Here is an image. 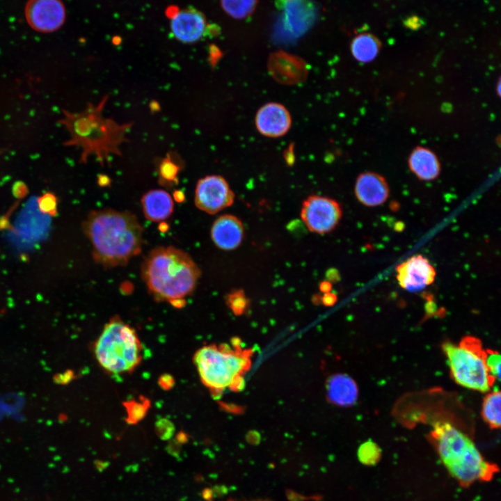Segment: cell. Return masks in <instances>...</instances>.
Returning <instances> with one entry per match:
<instances>
[{"label":"cell","mask_w":501,"mask_h":501,"mask_svg":"<svg viewBox=\"0 0 501 501\" xmlns=\"http://www.w3.org/2000/svg\"><path fill=\"white\" fill-rule=\"evenodd\" d=\"M500 81L499 80L498 82V88H497L498 95H500Z\"/></svg>","instance_id":"f35d334b"},{"label":"cell","mask_w":501,"mask_h":501,"mask_svg":"<svg viewBox=\"0 0 501 501\" xmlns=\"http://www.w3.org/2000/svg\"><path fill=\"white\" fill-rule=\"evenodd\" d=\"M83 228L91 244L95 261L103 267L125 265L141 251L143 229L129 211H93Z\"/></svg>","instance_id":"6da1fadb"},{"label":"cell","mask_w":501,"mask_h":501,"mask_svg":"<svg viewBox=\"0 0 501 501\" xmlns=\"http://www.w3.org/2000/svg\"><path fill=\"white\" fill-rule=\"evenodd\" d=\"M358 454L360 461L363 463L374 464L380 458L381 450L376 443L369 440L360 445Z\"/></svg>","instance_id":"4316f807"},{"label":"cell","mask_w":501,"mask_h":501,"mask_svg":"<svg viewBox=\"0 0 501 501\" xmlns=\"http://www.w3.org/2000/svg\"><path fill=\"white\" fill-rule=\"evenodd\" d=\"M337 296L335 293L329 292L322 294L321 301L326 306H331L337 301Z\"/></svg>","instance_id":"1f68e13d"},{"label":"cell","mask_w":501,"mask_h":501,"mask_svg":"<svg viewBox=\"0 0 501 501\" xmlns=\"http://www.w3.org/2000/svg\"><path fill=\"white\" fill-rule=\"evenodd\" d=\"M234 200V192L221 175L205 176L196 184L194 202L200 210L214 214L231 206Z\"/></svg>","instance_id":"30bf717a"},{"label":"cell","mask_w":501,"mask_h":501,"mask_svg":"<svg viewBox=\"0 0 501 501\" xmlns=\"http://www.w3.org/2000/svg\"><path fill=\"white\" fill-rule=\"evenodd\" d=\"M180 166L173 154L167 153L159 165V182L164 185H173L178 182V173Z\"/></svg>","instance_id":"cb8c5ba5"},{"label":"cell","mask_w":501,"mask_h":501,"mask_svg":"<svg viewBox=\"0 0 501 501\" xmlns=\"http://www.w3.org/2000/svg\"><path fill=\"white\" fill-rule=\"evenodd\" d=\"M326 277V280L331 283L337 282L340 279L339 272L335 269H330L327 271Z\"/></svg>","instance_id":"d6a6232c"},{"label":"cell","mask_w":501,"mask_h":501,"mask_svg":"<svg viewBox=\"0 0 501 501\" xmlns=\"http://www.w3.org/2000/svg\"><path fill=\"white\" fill-rule=\"evenodd\" d=\"M194 362L202 383L216 391L232 388L250 363L245 354L212 345L197 351Z\"/></svg>","instance_id":"52a82bcc"},{"label":"cell","mask_w":501,"mask_h":501,"mask_svg":"<svg viewBox=\"0 0 501 501\" xmlns=\"http://www.w3.org/2000/svg\"><path fill=\"white\" fill-rule=\"evenodd\" d=\"M223 10L230 17L243 19L250 16L258 3V0H220Z\"/></svg>","instance_id":"603a6c76"},{"label":"cell","mask_w":501,"mask_h":501,"mask_svg":"<svg viewBox=\"0 0 501 501\" xmlns=\"http://www.w3.org/2000/svg\"><path fill=\"white\" fill-rule=\"evenodd\" d=\"M159 383L163 389L169 390L174 384V379L169 374H164L159 378Z\"/></svg>","instance_id":"4dcf8cb0"},{"label":"cell","mask_w":501,"mask_h":501,"mask_svg":"<svg viewBox=\"0 0 501 501\" xmlns=\"http://www.w3.org/2000/svg\"><path fill=\"white\" fill-rule=\"evenodd\" d=\"M397 280L403 289L415 292L432 284L436 270L429 261L420 255L408 258L397 268Z\"/></svg>","instance_id":"7c38bea8"},{"label":"cell","mask_w":501,"mask_h":501,"mask_svg":"<svg viewBox=\"0 0 501 501\" xmlns=\"http://www.w3.org/2000/svg\"><path fill=\"white\" fill-rule=\"evenodd\" d=\"M500 392L498 390H494L485 397L482 404V417L486 423L492 429H498L500 427Z\"/></svg>","instance_id":"7402d4cb"},{"label":"cell","mask_w":501,"mask_h":501,"mask_svg":"<svg viewBox=\"0 0 501 501\" xmlns=\"http://www.w3.org/2000/svg\"><path fill=\"white\" fill-rule=\"evenodd\" d=\"M342 216V209L335 200L319 195L308 196L302 203L301 218L308 229L317 234L334 230Z\"/></svg>","instance_id":"9c48e42d"},{"label":"cell","mask_w":501,"mask_h":501,"mask_svg":"<svg viewBox=\"0 0 501 501\" xmlns=\"http://www.w3.org/2000/svg\"><path fill=\"white\" fill-rule=\"evenodd\" d=\"M244 228L241 221L232 214L217 218L211 228V237L215 245L224 250L237 248L242 242Z\"/></svg>","instance_id":"e0dca14e"},{"label":"cell","mask_w":501,"mask_h":501,"mask_svg":"<svg viewBox=\"0 0 501 501\" xmlns=\"http://www.w3.org/2000/svg\"><path fill=\"white\" fill-rule=\"evenodd\" d=\"M225 302L231 310L236 315L242 314L248 306V299L242 289H234L228 293Z\"/></svg>","instance_id":"484cf974"},{"label":"cell","mask_w":501,"mask_h":501,"mask_svg":"<svg viewBox=\"0 0 501 501\" xmlns=\"http://www.w3.org/2000/svg\"><path fill=\"white\" fill-rule=\"evenodd\" d=\"M351 52L353 57L363 63L374 61L378 56L381 42L374 34L363 33L357 35L351 42Z\"/></svg>","instance_id":"44dd1931"},{"label":"cell","mask_w":501,"mask_h":501,"mask_svg":"<svg viewBox=\"0 0 501 501\" xmlns=\"http://www.w3.org/2000/svg\"><path fill=\"white\" fill-rule=\"evenodd\" d=\"M327 394L333 403L341 406H349L357 401L358 390L356 382L350 376L338 374L328 380Z\"/></svg>","instance_id":"ffe728a7"},{"label":"cell","mask_w":501,"mask_h":501,"mask_svg":"<svg viewBox=\"0 0 501 501\" xmlns=\"http://www.w3.org/2000/svg\"><path fill=\"white\" fill-rule=\"evenodd\" d=\"M321 296H320V294H315L312 297V301L316 303H321Z\"/></svg>","instance_id":"74e56055"},{"label":"cell","mask_w":501,"mask_h":501,"mask_svg":"<svg viewBox=\"0 0 501 501\" xmlns=\"http://www.w3.org/2000/svg\"><path fill=\"white\" fill-rule=\"evenodd\" d=\"M431 437L440 460L461 484L489 480L496 472L495 466L484 459L473 441L451 423H435Z\"/></svg>","instance_id":"277c9868"},{"label":"cell","mask_w":501,"mask_h":501,"mask_svg":"<svg viewBox=\"0 0 501 501\" xmlns=\"http://www.w3.org/2000/svg\"><path fill=\"white\" fill-rule=\"evenodd\" d=\"M255 501H267V500H255Z\"/></svg>","instance_id":"ab89813d"},{"label":"cell","mask_w":501,"mask_h":501,"mask_svg":"<svg viewBox=\"0 0 501 501\" xmlns=\"http://www.w3.org/2000/svg\"><path fill=\"white\" fill-rule=\"evenodd\" d=\"M142 347L135 330L118 317L106 323L95 344V354L106 372H132L141 361Z\"/></svg>","instance_id":"5b68a950"},{"label":"cell","mask_w":501,"mask_h":501,"mask_svg":"<svg viewBox=\"0 0 501 501\" xmlns=\"http://www.w3.org/2000/svg\"><path fill=\"white\" fill-rule=\"evenodd\" d=\"M408 164L411 171L421 180H434L440 173L438 158L431 150L425 147H415L409 154Z\"/></svg>","instance_id":"ac0fdd59"},{"label":"cell","mask_w":501,"mask_h":501,"mask_svg":"<svg viewBox=\"0 0 501 501\" xmlns=\"http://www.w3.org/2000/svg\"><path fill=\"white\" fill-rule=\"evenodd\" d=\"M156 430L162 439H168L174 432L173 424L167 419L161 418L156 423Z\"/></svg>","instance_id":"f546056e"},{"label":"cell","mask_w":501,"mask_h":501,"mask_svg":"<svg viewBox=\"0 0 501 501\" xmlns=\"http://www.w3.org/2000/svg\"><path fill=\"white\" fill-rule=\"evenodd\" d=\"M485 363L489 374L495 381L500 379V355L495 351L488 350L485 353Z\"/></svg>","instance_id":"83f0119b"},{"label":"cell","mask_w":501,"mask_h":501,"mask_svg":"<svg viewBox=\"0 0 501 501\" xmlns=\"http://www.w3.org/2000/svg\"><path fill=\"white\" fill-rule=\"evenodd\" d=\"M255 126L263 136L278 138L286 134L292 125V117L283 104L269 102L261 106L255 116Z\"/></svg>","instance_id":"9a60e30c"},{"label":"cell","mask_w":501,"mask_h":501,"mask_svg":"<svg viewBox=\"0 0 501 501\" xmlns=\"http://www.w3.org/2000/svg\"><path fill=\"white\" fill-rule=\"evenodd\" d=\"M127 411V421L129 424H136L142 420L150 406V401L148 399L132 400L124 403Z\"/></svg>","instance_id":"d4e9b609"},{"label":"cell","mask_w":501,"mask_h":501,"mask_svg":"<svg viewBox=\"0 0 501 501\" xmlns=\"http://www.w3.org/2000/svg\"><path fill=\"white\" fill-rule=\"evenodd\" d=\"M279 11L275 35L283 40H295L314 24L317 8L314 0H275Z\"/></svg>","instance_id":"ba28073f"},{"label":"cell","mask_w":501,"mask_h":501,"mask_svg":"<svg viewBox=\"0 0 501 501\" xmlns=\"http://www.w3.org/2000/svg\"><path fill=\"white\" fill-rule=\"evenodd\" d=\"M174 199L178 202H182L184 200V194L182 191H175L173 193Z\"/></svg>","instance_id":"8d00e7d4"},{"label":"cell","mask_w":501,"mask_h":501,"mask_svg":"<svg viewBox=\"0 0 501 501\" xmlns=\"http://www.w3.org/2000/svg\"><path fill=\"white\" fill-rule=\"evenodd\" d=\"M40 212L49 214L55 215L57 212V198L51 193H45L41 196L38 200Z\"/></svg>","instance_id":"f1b7e54d"},{"label":"cell","mask_w":501,"mask_h":501,"mask_svg":"<svg viewBox=\"0 0 501 501\" xmlns=\"http://www.w3.org/2000/svg\"><path fill=\"white\" fill-rule=\"evenodd\" d=\"M319 287L322 294L327 293L331 292L332 283L327 280H323L320 283Z\"/></svg>","instance_id":"e575fe53"},{"label":"cell","mask_w":501,"mask_h":501,"mask_svg":"<svg viewBox=\"0 0 501 501\" xmlns=\"http://www.w3.org/2000/svg\"><path fill=\"white\" fill-rule=\"evenodd\" d=\"M267 68L273 79L287 85L303 82L308 74V67L304 60L283 51L273 52L269 56Z\"/></svg>","instance_id":"4fadbf2b"},{"label":"cell","mask_w":501,"mask_h":501,"mask_svg":"<svg viewBox=\"0 0 501 501\" xmlns=\"http://www.w3.org/2000/svg\"><path fill=\"white\" fill-rule=\"evenodd\" d=\"M443 350L451 376L457 384L482 392L491 390L495 381L488 373L485 363L486 351L478 339L467 336L457 344L446 342L443 344Z\"/></svg>","instance_id":"8992f818"},{"label":"cell","mask_w":501,"mask_h":501,"mask_svg":"<svg viewBox=\"0 0 501 501\" xmlns=\"http://www.w3.org/2000/svg\"><path fill=\"white\" fill-rule=\"evenodd\" d=\"M145 217L153 222H161L168 218L173 212V200L170 194L162 189H152L146 192L141 198Z\"/></svg>","instance_id":"d6986e66"},{"label":"cell","mask_w":501,"mask_h":501,"mask_svg":"<svg viewBox=\"0 0 501 501\" xmlns=\"http://www.w3.org/2000/svg\"><path fill=\"white\" fill-rule=\"evenodd\" d=\"M109 95H104L97 104L88 103L79 113L63 110L58 122L70 133V138L63 145L76 146L81 150L79 162L86 164L94 155L103 166L110 164L111 156H121L120 146L128 141L126 135L132 129L133 122L119 124L109 118H104L103 110Z\"/></svg>","instance_id":"7a4b0ae2"},{"label":"cell","mask_w":501,"mask_h":501,"mask_svg":"<svg viewBox=\"0 0 501 501\" xmlns=\"http://www.w3.org/2000/svg\"><path fill=\"white\" fill-rule=\"evenodd\" d=\"M97 182L101 186H106L111 183V179L106 175H100Z\"/></svg>","instance_id":"d590c367"},{"label":"cell","mask_w":501,"mask_h":501,"mask_svg":"<svg viewBox=\"0 0 501 501\" xmlns=\"http://www.w3.org/2000/svg\"><path fill=\"white\" fill-rule=\"evenodd\" d=\"M354 191L358 200L367 207L383 205L390 192L386 180L380 174L369 171L357 177Z\"/></svg>","instance_id":"2e32d148"},{"label":"cell","mask_w":501,"mask_h":501,"mask_svg":"<svg viewBox=\"0 0 501 501\" xmlns=\"http://www.w3.org/2000/svg\"><path fill=\"white\" fill-rule=\"evenodd\" d=\"M141 276L156 301L171 302L193 292L200 270L187 253L174 246H159L145 257Z\"/></svg>","instance_id":"3957f363"},{"label":"cell","mask_w":501,"mask_h":501,"mask_svg":"<svg viewBox=\"0 0 501 501\" xmlns=\"http://www.w3.org/2000/svg\"><path fill=\"white\" fill-rule=\"evenodd\" d=\"M65 9L60 0H29L25 8L29 24L42 33L58 29L65 19Z\"/></svg>","instance_id":"8fae6325"},{"label":"cell","mask_w":501,"mask_h":501,"mask_svg":"<svg viewBox=\"0 0 501 501\" xmlns=\"http://www.w3.org/2000/svg\"><path fill=\"white\" fill-rule=\"evenodd\" d=\"M406 22V26L408 28H411L412 29H417L421 25V23L419 21V19L416 17H412L407 19Z\"/></svg>","instance_id":"836d02e7"},{"label":"cell","mask_w":501,"mask_h":501,"mask_svg":"<svg viewBox=\"0 0 501 501\" xmlns=\"http://www.w3.org/2000/svg\"><path fill=\"white\" fill-rule=\"evenodd\" d=\"M170 30L177 40L186 44L196 42L210 33L204 15L192 8L179 10L173 15Z\"/></svg>","instance_id":"5bb4252c"}]
</instances>
